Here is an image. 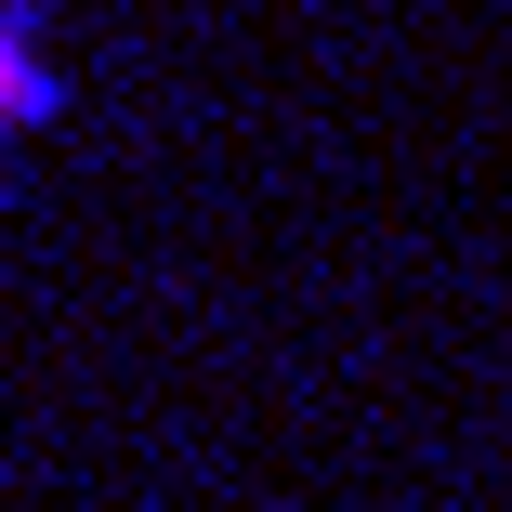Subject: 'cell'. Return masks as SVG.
I'll return each mask as SVG.
<instances>
[{
  "label": "cell",
  "instance_id": "cell-1",
  "mask_svg": "<svg viewBox=\"0 0 512 512\" xmlns=\"http://www.w3.org/2000/svg\"><path fill=\"white\" fill-rule=\"evenodd\" d=\"M0 158H14V132H0ZM0 184H14V171H0Z\"/></svg>",
  "mask_w": 512,
  "mask_h": 512
}]
</instances>
